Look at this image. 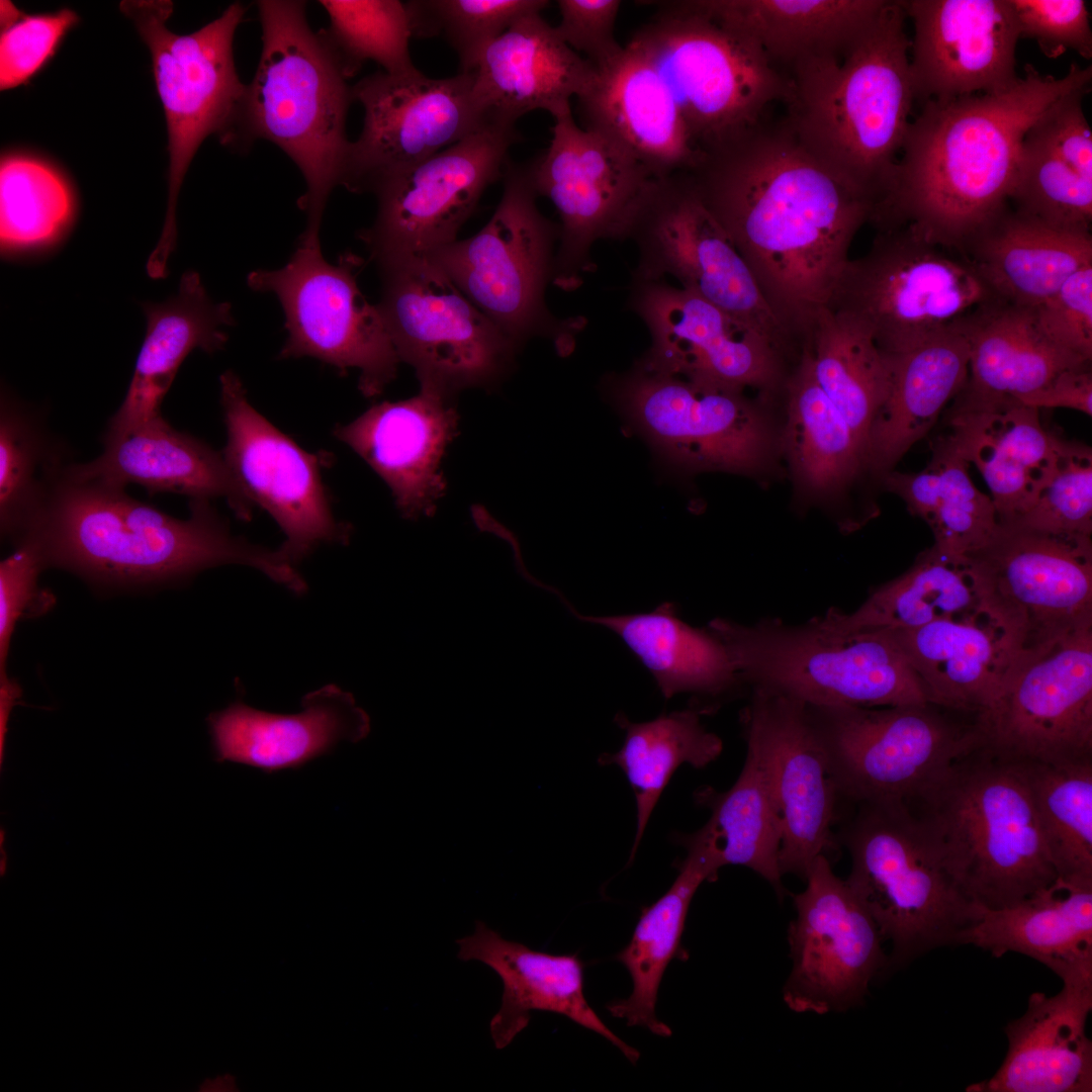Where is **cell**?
<instances>
[{
  "label": "cell",
  "instance_id": "obj_38",
  "mask_svg": "<svg viewBox=\"0 0 1092 1092\" xmlns=\"http://www.w3.org/2000/svg\"><path fill=\"white\" fill-rule=\"evenodd\" d=\"M889 0H691L723 27L744 36L788 73L814 57L842 59ZM787 73V76H788Z\"/></svg>",
  "mask_w": 1092,
  "mask_h": 1092
},
{
  "label": "cell",
  "instance_id": "obj_9",
  "mask_svg": "<svg viewBox=\"0 0 1092 1092\" xmlns=\"http://www.w3.org/2000/svg\"><path fill=\"white\" fill-rule=\"evenodd\" d=\"M708 628L751 688L818 706L929 703L889 630L838 633L815 617L797 624L777 617L749 624L716 618Z\"/></svg>",
  "mask_w": 1092,
  "mask_h": 1092
},
{
  "label": "cell",
  "instance_id": "obj_7",
  "mask_svg": "<svg viewBox=\"0 0 1092 1092\" xmlns=\"http://www.w3.org/2000/svg\"><path fill=\"white\" fill-rule=\"evenodd\" d=\"M655 4L627 43L652 67L703 163L766 121L770 105L787 100L790 79L757 46L690 1Z\"/></svg>",
  "mask_w": 1092,
  "mask_h": 1092
},
{
  "label": "cell",
  "instance_id": "obj_3",
  "mask_svg": "<svg viewBox=\"0 0 1092 1092\" xmlns=\"http://www.w3.org/2000/svg\"><path fill=\"white\" fill-rule=\"evenodd\" d=\"M64 469L26 532L37 538L48 566L126 584L241 564L297 595L306 590L296 566L278 549L234 535L209 499H190V516L181 520L131 497L125 488L73 479Z\"/></svg>",
  "mask_w": 1092,
  "mask_h": 1092
},
{
  "label": "cell",
  "instance_id": "obj_14",
  "mask_svg": "<svg viewBox=\"0 0 1092 1092\" xmlns=\"http://www.w3.org/2000/svg\"><path fill=\"white\" fill-rule=\"evenodd\" d=\"M378 268L376 305L420 389L453 399L466 388H493L510 374L519 349L426 256Z\"/></svg>",
  "mask_w": 1092,
  "mask_h": 1092
},
{
  "label": "cell",
  "instance_id": "obj_56",
  "mask_svg": "<svg viewBox=\"0 0 1092 1092\" xmlns=\"http://www.w3.org/2000/svg\"><path fill=\"white\" fill-rule=\"evenodd\" d=\"M1008 525L1052 534L1091 536V448L1067 442L1053 474L1033 503Z\"/></svg>",
  "mask_w": 1092,
  "mask_h": 1092
},
{
  "label": "cell",
  "instance_id": "obj_60",
  "mask_svg": "<svg viewBox=\"0 0 1092 1092\" xmlns=\"http://www.w3.org/2000/svg\"><path fill=\"white\" fill-rule=\"evenodd\" d=\"M1030 308L1051 341L1091 362L1092 264L1076 271L1051 297Z\"/></svg>",
  "mask_w": 1092,
  "mask_h": 1092
},
{
  "label": "cell",
  "instance_id": "obj_34",
  "mask_svg": "<svg viewBox=\"0 0 1092 1092\" xmlns=\"http://www.w3.org/2000/svg\"><path fill=\"white\" fill-rule=\"evenodd\" d=\"M1092 983L1063 984L1053 996L1035 992L1026 1011L1005 1027L1008 1050L997 1072L972 1092H1090L1092 1041L1086 1023Z\"/></svg>",
  "mask_w": 1092,
  "mask_h": 1092
},
{
  "label": "cell",
  "instance_id": "obj_21",
  "mask_svg": "<svg viewBox=\"0 0 1092 1092\" xmlns=\"http://www.w3.org/2000/svg\"><path fill=\"white\" fill-rule=\"evenodd\" d=\"M364 109L362 130L350 142L340 185L372 192L405 170L493 123L474 92V73L431 78L417 70H379L352 86Z\"/></svg>",
  "mask_w": 1092,
  "mask_h": 1092
},
{
  "label": "cell",
  "instance_id": "obj_27",
  "mask_svg": "<svg viewBox=\"0 0 1092 1092\" xmlns=\"http://www.w3.org/2000/svg\"><path fill=\"white\" fill-rule=\"evenodd\" d=\"M915 100H945L1012 86L1020 38L1009 0H906Z\"/></svg>",
  "mask_w": 1092,
  "mask_h": 1092
},
{
  "label": "cell",
  "instance_id": "obj_49",
  "mask_svg": "<svg viewBox=\"0 0 1092 1092\" xmlns=\"http://www.w3.org/2000/svg\"><path fill=\"white\" fill-rule=\"evenodd\" d=\"M746 744L744 765L728 791L717 793L707 788L695 795L711 812L699 830L718 853L722 867L737 864L752 870L782 897L777 814L761 756L752 743Z\"/></svg>",
  "mask_w": 1092,
  "mask_h": 1092
},
{
  "label": "cell",
  "instance_id": "obj_11",
  "mask_svg": "<svg viewBox=\"0 0 1092 1092\" xmlns=\"http://www.w3.org/2000/svg\"><path fill=\"white\" fill-rule=\"evenodd\" d=\"M1003 302L961 254L903 225L879 231L869 251L848 261L827 307L895 355Z\"/></svg>",
  "mask_w": 1092,
  "mask_h": 1092
},
{
  "label": "cell",
  "instance_id": "obj_2",
  "mask_svg": "<svg viewBox=\"0 0 1092 1092\" xmlns=\"http://www.w3.org/2000/svg\"><path fill=\"white\" fill-rule=\"evenodd\" d=\"M1091 84L1090 65L1071 64L1060 78L1027 65L1004 90L925 101L870 221L879 231L907 225L961 254L1008 207L1029 126L1058 99Z\"/></svg>",
  "mask_w": 1092,
  "mask_h": 1092
},
{
  "label": "cell",
  "instance_id": "obj_6",
  "mask_svg": "<svg viewBox=\"0 0 1092 1092\" xmlns=\"http://www.w3.org/2000/svg\"><path fill=\"white\" fill-rule=\"evenodd\" d=\"M906 802L976 905L1007 907L1058 880L1019 762L980 745Z\"/></svg>",
  "mask_w": 1092,
  "mask_h": 1092
},
{
  "label": "cell",
  "instance_id": "obj_36",
  "mask_svg": "<svg viewBox=\"0 0 1092 1092\" xmlns=\"http://www.w3.org/2000/svg\"><path fill=\"white\" fill-rule=\"evenodd\" d=\"M889 631L928 702L970 714L990 706L1022 650L1012 632L989 612Z\"/></svg>",
  "mask_w": 1092,
  "mask_h": 1092
},
{
  "label": "cell",
  "instance_id": "obj_58",
  "mask_svg": "<svg viewBox=\"0 0 1092 1092\" xmlns=\"http://www.w3.org/2000/svg\"><path fill=\"white\" fill-rule=\"evenodd\" d=\"M1020 38L1036 41L1041 53L1057 59L1067 51L1092 58L1090 14L1083 0H1009Z\"/></svg>",
  "mask_w": 1092,
  "mask_h": 1092
},
{
  "label": "cell",
  "instance_id": "obj_16",
  "mask_svg": "<svg viewBox=\"0 0 1092 1092\" xmlns=\"http://www.w3.org/2000/svg\"><path fill=\"white\" fill-rule=\"evenodd\" d=\"M363 266L364 260L351 252L333 264L321 246L298 245L283 267L257 269L247 283L255 291L273 293L281 303L287 339L280 359L309 356L342 374L357 369L360 391L373 397L395 378L400 361L377 305L359 289Z\"/></svg>",
  "mask_w": 1092,
  "mask_h": 1092
},
{
  "label": "cell",
  "instance_id": "obj_45",
  "mask_svg": "<svg viewBox=\"0 0 1092 1092\" xmlns=\"http://www.w3.org/2000/svg\"><path fill=\"white\" fill-rule=\"evenodd\" d=\"M579 618L616 633L665 699L680 693L716 698L742 684L721 640L708 627L682 621L671 603L648 613Z\"/></svg>",
  "mask_w": 1092,
  "mask_h": 1092
},
{
  "label": "cell",
  "instance_id": "obj_54",
  "mask_svg": "<svg viewBox=\"0 0 1092 1092\" xmlns=\"http://www.w3.org/2000/svg\"><path fill=\"white\" fill-rule=\"evenodd\" d=\"M546 0H414L405 2L413 37L443 36L461 73L473 72L484 49L518 19L541 13Z\"/></svg>",
  "mask_w": 1092,
  "mask_h": 1092
},
{
  "label": "cell",
  "instance_id": "obj_8",
  "mask_svg": "<svg viewBox=\"0 0 1092 1092\" xmlns=\"http://www.w3.org/2000/svg\"><path fill=\"white\" fill-rule=\"evenodd\" d=\"M841 832L846 884L891 943L888 967L957 943L978 905L948 870L931 833L906 801L853 804Z\"/></svg>",
  "mask_w": 1092,
  "mask_h": 1092
},
{
  "label": "cell",
  "instance_id": "obj_10",
  "mask_svg": "<svg viewBox=\"0 0 1092 1092\" xmlns=\"http://www.w3.org/2000/svg\"><path fill=\"white\" fill-rule=\"evenodd\" d=\"M173 6L165 0L119 4L150 51L167 125V210L158 245L147 262V271L154 277L167 274L177 239V199L187 170L210 135L233 149L248 85L238 75L233 50L244 5L231 4L217 18L187 34L167 26Z\"/></svg>",
  "mask_w": 1092,
  "mask_h": 1092
},
{
  "label": "cell",
  "instance_id": "obj_41",
  "mask_svg": "<svg viewBox=\"0 0 1092 1092\" xmlns=\"http://www.w3.org/2000/svg\"><path fill=\"white\" fill-rule=\"evenodd\" d=\"M961 255L1005 302L1034 307L1076 271L1092 264V236L1007 207L966 244Z\"/></svg>",
  "mask_w": 1092,
  "mask_h": 1092
},
{
  "label": "cell",
  "instance_id": "obj_61",
  "mask_svg": "<svg viewBox=\"0 0 1092 1092\" xmlns=\"http://www.w3.org/2000/svg\"><path fill=\"white\" fill-rule=\"evenodd\" d=\"M619 0H558L560 22L555 26L562 40L583 54L596 69L616 59L624 46L616 39Z\"/></svg>",
  "mask_w": 1092,
  "mask_h": 1092
},
{
  "label": "cell",
  "instance_id": "obj_39",
  "mask_svg": "<svg viewBox=\"0 0 1092 1092\" xmlns=\"http://www.w3.org/2000/svg\"><path fill=\"white\" fill-rule=\"evenodd\" d=\"M147 332L125 397L105 433L123 432L161 415L162 401L184 359L194 349L212 354L226 341L225 327L235 325L232 305L213 302L200 276L186 271L177 294L161 303L143 305Z\"/></svg>",
  "mask_w": 1092,
  "mask_h": 1092
},
{
  "label": "cell",
  "instance_id": "obj_43",
  "mask_svg": "<svg viewBox=\"0 0 1092 1092\" xmlns=\"http://www.w3.org/2000/svg\"><path fill=\"white\" fill-rule=\"evenodd\" d=\"M677 842L687 849L677 877L658 900L642 910L629 943L617 956L631 977L632 992L607 1005L609 1013L624 1019L628 1026H641L663 1037L672 1032L656 1015L662 977L669 963L682 952L680 941L694 895L704 882H713L722 868L717 852L699 830L677 836Z\"/></svg>",
  "mask_w": 1092,
  "mask_h": 1092
},
{
  "label": "cell",
  "instance_id": "obj_63",
  "mask_svg": "<svg viewBox=\"0 0 1092 1092\" xmlns=\"http://www.w3.org/2000/svg\"><path fill=\"white\" fill-rule=\"evenodd\" d=\"M884 476L888 490L900 496L909 512L930 524L939 504L940 478L935 464L919 472L889 471Z\"/></svg>",
  "mask_w": 1092,
  "mask_h": 1092
},
{
  "label": "cell",
  "instance_id": "obj_15",
  "mask_svg": "<svg viewBox=\"0 0 1092 1092\" xmlns=\"http://www.w3.org/2000/svg\"><path fill=\"white\" fill-rule=\"evenodd\" d=\"M553 119L548 148L526 166L537 196L560 217L552 282L573 290L595 268L598 241L630 238L657 178L618 142L580 126L571 108Z\"/></svg>",
  "mask_w": 1092,
  "mask_h": 1092
},
{
  "label": "cell",
  "instance_id": "obj_40",
  "mask_svg": "<svg viewBox=\"0 0 1092 1092\" xmlns=\"http://www.w3.org/2000/svg\"><path fill=\"white\" fill-rule=\"evenodd\" d=\"M886 356L889 388L873 423L867 455V467L882 475L928 433L964 388L969 375L967 325Z\"/></svg>",
  "mask_w": 1092,
  "mask_h": 1092
},
{
  "label": "cell",
  "instance_id": "obj_1",
  "mask_svg": "<svg viewBox=\"0 0 1092 1092\" xmlns=\"http://www.w3.org/2000/svg\"><path fill=\"white\" fill-rule=\"evenodd\" d=\"M687 174L776 317L803 346L873 204L815 160L784 118L764 121Z\"/></svg>",
  "mask_w": 1092,
  "mask_h": 1092
},
{
  "label": "cell",
  "instance_id": "obj_35",
  "mask_svg": "<svg viewBox=\"0 0 1092 1092\" xmlns=\"http://www.w3.org/2000/svg\"><path fill=\"white\" fill-rule=\"evenodd\" d=\"M1091 89L1068 93L1026 130L1009 201L1015 211L1090 233L1092 130L1083 100Z\"/></svg>",
  "mask_w": 1092,
  "mask_h": 1092
},
{
  "label": "cell",
  "instance_id": "obj_25",
  "mask_svg": "<svg viewBox=\"0 0 1092 1092\" xmlns=\"http://www.w3.org/2000/svg\"><path fill=\"white\" fill-rule=\"evenodd\" d=\"M628 305L645 324L642 367L692 381L772 391L786 381L785 357L754 329L663 280L631 281Z\"/></svg>",
  "mask_w": 1092,
  "mask_h": 1092
},
{
  "label": "cell",
  "instance_id": "obj_20",
  "mask_svg": "<svg viewBox=\"0 0 1092 1092\" xmlns=\"http://www.w3.org/2000/svg\"><path fill=\"white\" fill-rule=\"evenodd\" d=\"M517 141L515 125L491 123L381 180L371 192L375 219L359 233L377 266L456 241L483 191L503 178Z\"/></svg>",
  "mask_w": 1092,
  "mask_h": 1092
},
{
  "label": "cell",
  "instance_id": "obj_12",
  "mask_svg": "<svg viewBox=\"0 0 1092 1092\" xmlns=\"http://www.w3.org/2000/svg\"><path fill=\"white\" fill-rule=\"evenodd\" d=\"M503 180L500 201L487 223L426 257L519 350L541 337L568 353L584 321L559 318L545 301L559 226L539 210L527 166L508 162Z\"/></svg>",
  "mask_w": 1092,
  "mask_h": 1092
},
{
  "label": "cell",
  "instance_id": "obj_37",
  "mask_svg": "<svg viewBox=\"0 0 1092 1092\" xmlns=\"http://www.w3.org/2000/svg\"><path fill=\"white\" fill-rule=\"evenodd\" d=\"M956 944H972L995 958L1021 953L1044 965L1063 984L1092 983V887L1057 880L1013 905L978 906Z\"/></svg>",
  "mask_w": 1092,
  "mask_h": 1092
},
{
  "label": "cell",
  "instance_id": "obj_23",
  "mask_svg": "<svg viewBox=\"0 0 1092 1092\" xmlns=\"http://www.w3.org/2000/svg\"><path fill=\"white\" fill-rule=\"evenodd\" d=\"M794 896L788 930L792 969L783 988L798 1013L826 1014L859 1006L873 980L889 964L883 938L868 910L825 854L815 858Z\"/></svg>",
  "mask_w": 1092,
  "mask_h": 1092
},
{
  "label": "cell",
  "instance_id": "obj_28",
  "mask_svg": "<svg viewBox=\"0 0 1092 1092\" xmlns=\"http://www.w3.org/2000/svg\"><path fill=\"white\" fill-rule=\"evenodd\" d=\"M453 399L429 390L372 405L335 437L351 447L385 481L402 517L432 516L444 495L441 462L458 433Z\"/></svg>",
  "mask_w": 1092,
  "mask_h": 1092
},
{
  "label": "cell",
  "instance_id": "obj_22",
  "mask_svg": "<svg viewBox=\"0 0 1092 1092\" xmlns=\"http://www.w3.org/2000/svg\"><path fill=\"white\" fill-rule=\"evenodd\" d=\"M989 610L1031 649L1092 627L1091 536L1052 534L1000 524L968 555Z\"/></svg>",
  "mask_w": 1092,
  "mask_h": 1092
},
{
  "label": "cell",
  "instance_id": "obj_48",
  "mask_svg": "<svg viewBox=\"0 0 1092 1092\" xmlns=\"http://www.w3.org/2000/svg\"><path fill=\"white\" fill-rule=\"evenodd\" d=\"M815 378L868 455L870 434L889 388V361L847 317L823 307L807 343Z\"/></svg>",
  "mask_w": 1092,
  "mask_h": 1092
},
{
  "label": "cell",
  "instance_id": "obj_24",
  "mask_svg": "<svg viewBox=\"0 0 1092 1092\" xmlns=\"http://www.w3.org/2000/svg\"><path fill=\"white\" fill-rule=\"evenodd\" d=\"M226 428L224 459L255 505L285 535L278 548L294 566L322 544L346 545L351 525L338 521L322 480L321 458L300 448L255 410L236 373L219 377Z\"/></svg>",
  "mask_w": 1092,
  "mask_h": 1092
},
{
  "label": "cell",
  "instance_id": "obj_5",
  "mask_svg": "<svg viewBox=\"0 0 1092 1092\" xmlns=\"http://www.w3.org/2000/svg\"><path fill=\"white\" fill-rule=\"evenodd\" d=\"M256 6L262 50L233 150L266 140L293 161L306 185L298 199L306 215L298 244L321 246L324 211L340 185L350 144L352 86L320 31L310 28L305 1L259 0Z\"/></svg>",
  "mask_w": 1092,
  "mask_h": 1092
},
{
  "label": "cell",
  "instance_id": "obj_33",
  "mask_svg": "<svg viewBox=\"0 0 1092 1092\" xmlns=\"http://www.w3.org/2000/svg\"><path fill=\"white\" fill-rule=\"evenodd\" d=\"M949 425L946 438L982 474L1000 524L1015 521L1030 507L1068 442L1042 426L1039 410L1017 401L953 404Z\"/></svg>",
  "mask_w": 1092,
  "mask_h": 1092
},
{
  "label": "cell",
  "instance_id": "obj_44",
  "mask_svg": "<svg viewBox=\"0 0 1092 1092\" xmlns=\"http://www.w3.org/2000/svg\"><path fill=\"white\" fill-rule=\"evenodd\" d=\"M983 612L991 613L975 561L933 544L908 570L873 589L855 610L833 607L815 618L830 630L850 633L914 629Z\"/></svg>",
  "mask_w": 1092,
  "mask_h": 1092
},
{
  "label": "cell",
  "instance_id": "obj_53",
  "mask_svg": "<svg viewBox=\"0 0 1092 1092\" xmlns=\"http://www.w3.org/2000/svg\"><path fill=\"white\" fill-rule=\"evenodd\" d=\"M74 199L65 178L51 165L9 156L0 167V238L3 249L47 244L71 220Z\"/></svg>",
  "mask_w": 1092,
  "mask_h": 1092
},
{
  "label": "cell",
  "instance_id": "obj_47",
  "mask_svg": "<svg viewBox=\"0 0 1092 1092\" xmlns=\"http://www.w3.org/2000/svg\"><path fill=\"white\" fill-rule=\"evenodd\" d=\"M785 386L788 420L784 438L794 474L811 492H836L867 466V453L818 384L807 347Z\"/></svg>",
  "mask_w": 1092,
  "mask_h": 1092
},
{
  "label": "cell",
  "instance_id": "obj_17",
  "mask_svg": "<svg viewBox=\"0 0 1092 1092\" xmlns=\"http://www.w3.org/2000/svg\"><path fill=\"white\" fill-rule=\"evenodd\" d=\"M611 399L672 468L751 473L768 460L772 436L743 390L648 370L638 363L609 379Z\"/></svg>",
  "mask_w": 1092,
  "mask_h": 1092
},
{
  "label": "cell",
  "instance_id": "obj_55",
  "mask_svg": "<svg viewBox=\"0 0 1092 1092\" xmlns=\"http://www.w3.org/2000/svg\"><path fill=\"white\" fill-rule=\"evenodd\" d=\"M931 461L940 478L939 504L928 525L934 544L956 555H970L983 548L999 529L993 500L972 482L969 463L947 438L936 443Z\"/></svg>",
  "mask_w": 1092,
  "mask_h": 1092
},
{
  "label": "cell",
  "instance_id": "obj_18",
  "mask_svg": "<svg viewBox=\"0 0 1092 1092\" xmlns=\"http://www.w3.org/2000/svg\"><path fill=\"white\" fill-rule=\"evenodd\" d=\"M633 280L665 276L748 325L784 356L800 346L776 317L725 232L687 173L657 178L634 221Z\"/></svg>",
  "mask_w": 1092,
  "mask_h": 1092
},
{
  "label": "cell",
  "instance_id": "obj_57",
  "mask_svg": "<svg viewBox=\"0 0 1092 1092\" xmlns=\"http://www.w3.org/2000/svg\"><path fill=\"white\" fill-rule=\"evenodd\" d=\"M16 544V550L0 564V693L19 689L6 669L16 623L37 609V603L49 607L52 602L37 586V576L48 566L40 543L32 534H25Z\"/></svg>",
  "mask_w": 1092,
  "mask_h": 1092
},
{
  "label": "cell",
  "instance_id": "obj_51",
  "mask_svg": "<svg viewBox=\"0 0 1092 1092\" xmlns=\"http://www.w3.org/2000/svg\"><path fill=\"white\" fill-rule=\"evenodd\" d=\"M1019 763L1058 880L1092 887V759Z\"/></svg>",
  "mask_w": 1092,
  "mask_h": 1092
},
{
  "label": "cell",
  "instance_id": "obj_26",
  "mask_svg": "<svg viewBox=\"0 0 1092 1092\" xmlns=\"http://www.w3.org/2000/svg\"><path fill=\"white\" fill-rule=\"evenodd\" d=\"M741 722L763 762L781 833V873L805 879L832 846L839 798L806 705L752 688Z\"/></svg>",
  "mask_w": 1092,
  "mask_h": 1092
},
{
  "label": "cell",
  "instance_id": "obj_42",
  "mask_svg": "<svg viewBox=\"0 0 1092 1092\" xmlns=\"http://www.w3.org/2000/svg\"><path fill=\"white\" fill-rule=\"evenodd\" d=\"M967 336L969 375L957 404L1016 401L1062 372L1091 364L1051 341L1030 307L1003 302L971 322Z\"/></svg>",
  "mask_w": 1092,
  "mask_h": 1092
},
{
  "label": "cell",
  "instance_id": "obj_19",
  "mask_svg": "<svg viewBox=\"0 0 1092 1092\" xmlns=\"http://www.w3.org/2000/svg\"><path fill=\"white\" fill-rule=\"evenodd\" d=\"M977 724L982 746L1004 760L1092 759V627L1020 650Z\"/></svg>",
  "mask_w": 1092,
  "mask_h": 1092
},
{
  "label": "cell",
  "instance_id": "obj_62",
  "mask_svg": "<svg viewBox=\"0 0 1092 1092\" xmlns=\"http://www.w3.org/2000/svg\"><path fill=\"white\" fill-rule=\"evenodd\" d=\"M1018 403L1034 407H1066L1092 415V372L1083 367L1062 372L1043 387L1019 397Z\"/></svg>",
  "mask_w": 1092,
  "mask_h": 1092
},
{
  "label": "cell",
  "instance_id": "obj_64",
  "mask_svg": "<svg viewBox=\"0 0 1092 1092\" xmlns=\"http://www.w3.org/2000/svg\"><path fill=\"white\" fill-rule=\"evenodd\" d=\"M240 1089L238 1078L231 1073L205 1078L197 1087L200 1092H236Z\"/></svg>",
  "mask_w": 1092,
  "mask_h": 1092
},
{
  "label": "cell",
  "instance_id": "obj_50",
  "mask_svg": "<svg viewBox=\"0 0 1092 1092\" xmlns=\"http://www.w3.org/2000/svg\"><path fill=\"white\" fill-rule=\"evenodd\" d=\"M42 413L7 394L0 406V525L16 542L48 503L67 465L62 443L51 433Z\"/></svg>",
  "mask_w": 1092,
  "mask_h": 1092
},
{
  "label": "cell",
  "instance_id": "obj_13",
  "mask_svg": "<svg viewBox=\"0 0 1092 1092\" xmlns=\"http://www.w3.org/2000/svg\"><path fill=\"white\" fill-rule=\"evenodd\" d=\"M805 705L838 796L852 804L909 801L982 745L977 714L932 703Z\"/></svg>",
  "mask_w": 1092,
  "mask_h": 1092
},
{
  "label": "cell",
  "instance_id": "obj_31",
  "mask_svg": "<svg viewBox=\"0 0 1092 1092\" xmlns=\"http://www.w3.org/2000/svg\"><path fill=\"white\" fill-rule=\"evenodd\" d=\"M475 95L493 123L516 125L544 110L553 117L592 86L596 68L568 47L541 13L518 19L481 53Z\"/></svg>",
  "mask_w": 1092,
  "mask_h": 1092
},
{
  "label": "cell",
  "instance_id": "obj_32",
  "mask_svg": "<svg viewBox=\"0 0 1092 1092\" xmlns=\"http://www.w3.org/2000/svg\"><path fill=\"white\" fill-rule=\"evenodd\" d=\"M461 961H478L503 983L502 1002L489 1030L495 1049L507 1048L529 1024L532 1011L563 1015L609 1040L633 1064L640 1053L614 1033L584 995V965L576 953L552 954L504 938L477 921L471 935L456 940Z\"/></svg>",
  "mask_w": 1092,
  "mask_h": 1092
},
{
  "label": "cell",
  "instance_id": "obj_30",
  "mask_svg": "<svg viewBox=\"0 0 1092 1092\" xmlns=\"http://www.w3.org/2000/svg\"><path fill=\"white\" fill-rule=\"evenodd\" d=\"M207 723L217 762L241 763L266 774L301 768L332 753L341 742L365 739L371 730L367 712L336 685L306 694L298 713L262 711L239 699L211 713Z\"/></svg>",
  "mask_w": 1092,
  "mask_h": 1092
},
{
  "label": "cell",
  "instance_id": "obj_59",
  "mask_svg": "<svg viewBox=\"0 0 1092 1092\" xmlns=\"http://www.w3.org/2000/svg\"><path fill=\"white\" fill-rule=\"evenodd\" d=\"M78 21L70 9L22 16L0 37V88L24 84L53 56L65 33Z\"/></svg>",
  "mask_w": 1092,
  "mask_h": 1092
},
{
  "label": "cell",
  "instance_id": "obj_29",
  "mask_svg": "<svg viewBox=\"0 0 1092 1092\" xmlns=\"http://www.w3.org/2000/svg\"><path fill=\"white\" fill-rule=\"evenodd\" d=\"M103 451L92 461L67 464L71 478L149 493L172 492L190 499L223 497L236 517L248 522L254 503L230 469L222 452L173 428L162 414L115 434L104 433Z\"/></svg>",
  "mask_w": 1092,
  "mask_h": 1092
},
{
  "label": "cell",
  "instance_id": "obj_52",
  "mask_svg": "<svg viewBox=\"0 0 1092 1092\" xmlns=\"http://www.w3.org/2000/svg\"><path fill=\"white\" fill-rule=\"evenodd\" d=\"M329 16L318 30L349 79L374 61L391 75L417 71L408 44L413 37L405 3L398 0H321Z\"/></svg>",
  "mask_w": 1092,
  "mask_h": 1092
},
{
  "label": "cell",
  "instance_id": "obj_46",
  "mask_svg": "<svg viewBox=\"0 0 1092 1092\" xmlns=\"http://www.w3.org/2000/svg\"><path fill=\"white\" fill-rule=\"evenodd\" d=\"M703 710L692 708L662 714L646 722L615 717L625 731L622 747L603 753L601 765L616 764L625 774L636 801V832L630 861L640 845L650 816L673 774L682 764L703 768L722 752L721 738L701 722Z\"/></svg>",
  "mask_w": 1092,
  "mask_h": 1092
},
{
  "label": "cell",
  "instance_id": "obj_4",
  "mask_svg": "<svg viewBox=\"0 0 1092 1092\" xmlns=\"http://www.w3.org/2000/svg\"><path fill=\"white\" fill-rule=\"evenodd\" d=\"M906 17L902 1L889 0L842 59L810 58L788 73L784 120L815 160L874 207L892 183L915 101Z\"/></svg>",
  "mask_w": 1092,
  "mask_h": 1092
}]
</instances>
